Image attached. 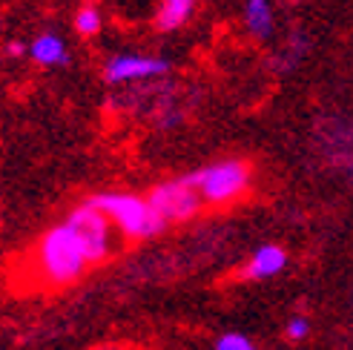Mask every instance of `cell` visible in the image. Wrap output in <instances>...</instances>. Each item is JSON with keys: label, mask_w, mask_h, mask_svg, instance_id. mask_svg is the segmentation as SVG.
<instances>
[{"label": "cell", "mask_w": 353, "mask_h": 350, "mask_svg": "<svg viewBox=\"0 0 353 350\" xmlns=\"http://www.w3.org/2000/svg\"><path fill=\"white\" fill-rule=\"evenodd\" d=\"M34 265H38V273L49 287L75 285L92 267L78 233L66 221L49 227L43 233V238L38 241V250H34Z\"/></svg>", "instance_id": "1"}, {"label": "cell", "mask_w": 353, "mask_h": 350, "mask_svg": "<svg viewBox=\"0 0 353 350\" xmlns=\"http://www.w3.org/2000/svg\"><path fill=\"white\" fill-rule=\"evenodd\" d=\"M92 207H98L103 216L112 221V227L123 233L130 241H147L167 233V221L152 209L147 196H132V192H98L90 198Z\"/></svg>", "instance_id": "2"}, {"label": "cell", "mask_w": 353, "mask_h": 350, "mask_svg": "<svg viewBox=\"0 0 353 350\" xmlns=\"http://www.w3.org/2000/svg\"><path fill=\"white\" fill-rule=\"evenodd\" d=\"M190 181L196 184V189L201 192L204 204L221 207V204L239 201L244 192L250 189L253 169L241 158H224V161L207 164L196 172H190Z\"/></svg>", "instance_id": "3"}, {"label": "cell", "mask_w": 353, "mask_h": 350, "mask_svg": "<svg viewBox=\"0 0 353 350\" xmlns=\"http://www.w3.org/2000/svg\"><path fill=\"white\" fill-rule=\"evenodd\" d=\"M147 201L152 204V209L161 216L167 224H181L199 216V209L204 207L201 192L196 189V184L190 181V175H181V178H170L155 184L147 192Z\"/></svg>", "instance_id": "4"}, {"label": "cell", "mask_w": 353, "mask_h": 350, "mask_svg": "<svg viewBox=\"0 0 353 350\" xmlns=\"http://www.w3.org/2000/svg\"><path fill=\"white\" fill-rule=\"evenodd\" d=\"M66 224L78 233L90 265H101V261L110 258V253H112V221L103 216L98 207H92L90 201L78 204L75 209H69Z\"/></svg>", "instance_id": "5"}, {"label": "cell", "mask_w": 353, "mask_h": 350, "mask_svg": "<svg viewBox=\"0 0 353 350\" xmlns=\"http://www.w3.org/2000/svg\"><path fill=\"white\" fill-rule=\"evenodd\" d=\"M172 69L167 58H152V55H112L103 63V81L107 83H138V81H152V78H164Z\"/></svg>", "instance_id": "6"}, {"label": "cell", "mask_w": 353, "mask_h": 350, "mask_svg": "<svg viewBox=\"0 0 353 350\" xmlns=\"http://www.w3.org/2000/svg\"><path fill=\"white\" fill-rule=\"evenodd\" d=\"M285 267H288V253L281 250L279 244H264V247H259L250 256L247 267L241 270V278H247V282H261V278L279 276Z\"/></svg>", "instance_id": "7"}, {"label": "cell", "mask_w": 353, "mask_h": 350, "mask_svg": "<svg viewBox=\"0 0 353 350\" xmlns=\"http://www.w3.org/2000/svg\"><path fill=\"white\" fill-rule=\"evenodd\" d=\"M29 58L38 66H69V49L61 34L43 32L29 43Z\"/></svg>", "instance_id": "8"}, {"label": "cell", "mask_w": 353, "mask_h": 350, "mask_svg": "<svg viewBox=\"0 0 353 350\" xmlns=\"http://www.w3.org/2000/svg\"><path fill=\"white\" fill-rule=\"evenodd\" d=\"M192 12H196V0H161L155 9L152 26L158 32H175L190 21Z\"/></svg>", "instance_id": "9"}, {"label": "cell", "mask_w": 353, "mask_h": 350, "mask_svg": "<svg viewBox=\"0 0 353 350\" xmlns=\"http://www.w3.org/2000/svg\"><path fill=\"white\" fill-rule=\"evenodd\" d=\"M244 23H247V29H250V34H256V38H261V41H268L273 34V9H270L268 0H247Z\"/></svg>", "instance_id": "10"}, {"label": "cell", "mask_w": 353, "mask_h": 350, "mask_svg": "<svg viewBox=\"0 0 353 350\" xmlns=\"http://www.w3.org/2000/svg\"><path fill=\"white\" fill-rule=\"evenodd\" d=\"M103 26V17H101V9L92 6V3H86L78 9L75 14V32L81 34V38H95V34L101 32Z\"/></svg>", "instance_id": "11"}, {"label": "cell", "mask_w": 353, "mask_h": 350, "mask_svg": "<svg viewBox=\"0 0 353 350\" xmlns=\"http://www.w3.org/2000/svg\"><path fill=\"white\" fill-rule=\"evenodd\" d=\"M213 350H259V347L247 339L244 333H224V336L216 339Z\"/></svg>", "instance_id": "12"}, {"label": "cell", "mask_w": 353, "mask_h": 350, "mask_svg": "<svg viewBox=\"0 0 353 350\" xmlns=\"http://www.w3.org/2000/svg\"><path fill=\"white\" fill-rule=\"evenodd\" d=\"M285 333H288L290 342H302V339L310 333V325H307L305 316H293V319L288 322V327H285Z\"/></svg>", "instance_id": "13"}, {"label": "cell", "mask_w": 353, "mask_h": 350, "mask_svg": "<svg viewBox=\"0 0 353 350\" xmlns=\"http://www.w3.org/2000/svg\"><path fill=\"white\" fill-rule=\"evenodd\" d=\"M26 52H29V46L21 43V41H9V43H6V55H9V58H23Z\"/></svg>", "instance_id": "14"}]
</instances>
